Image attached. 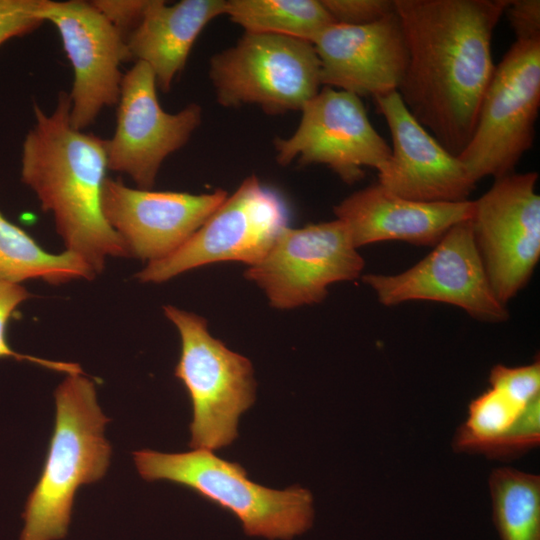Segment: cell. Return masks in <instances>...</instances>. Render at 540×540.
I'll list each match as a JSON object with an SVG mask.
<instances>
[{
	"instance_id": "obj_1",
	"label": "cell",
	"mask_w": 540,
	"mask_h": 540,
	"mask_svg": "<svg viewBox=\"0 0 540 540\" xmlns=\"http://www.w3.org/2000/svg\"><path fill=\"white\" fill-rule=\"evenodd\" d=\"M408 63L398 93L452 155L474 132L495 70L491 40L510 0H393Z\"/></svg>"
},
{
	"instance_id": "obj_2",
	"label": "cell",
	"mask_w": 540,
	"mask_h": 540,
	"mask_svg": "<svg viewBox=\"0 0 540 540\" xmlns=\"http://www.w3.org/2000/svg\"><path fill=\"white\" fill-rule=\"evenodd\" d=\"M70 109L65 91L59 92L50 114L34 103V125L22 145L21 180L34 191L42 210L52 213L66 251L97 275L108 257L129 256L102 212L106 140L76 129Z\"/></svg>"
},
{
	"instance_id": "obj_3",
	"label": "cell",
	"mask_w": 540,
	"mask_h": 540,
	"mask_svg": "<svg viewBox=\"0 0 540 540\" xmlns=\"http://www.w3.org/2000/svg\"><path fill=\"white\" fill-rule=\"evenodd\" d=\"M56 418L40 478L28 496L20 540H60L68 532L78 488L100 480L110 462L109 422L93 381L68 374L55 390Z\"/></svg>"
},
{
	"instance_id": "obj_4",
	"label": "cell",
	"mask_w": 540,
	"mask_h": 540,
	"mask_svg": "<svg viewBox=\"0 0 540 540\" xmlns=\"http://www.w3.org/2000/svg\"><path fill=\"white\" fill-rule=\"evenodd\" d=\"M133 458L143 479L166 480L191 489L235 515L248 536L290 540L312 526L313 498L307 489L274 490L259 485L239 463L210 450L169 454L144 449L134 452Z\"/></svg>"
},
{
	"instance_id": "obj_5",
	"label": "cell",
	"mask_w": 540,
	"mask_h": 540,
	"mask_svg": "<svg viewBox=\"0 0 540 540\" xmlns=\"http://www.w3.org/2000/svg\"><path fill=\"white\" fill-rule=\"evenodd\" d=\"M163 311L181 340L175 376L193 407L189 445L210 451L226 447L238 436L239 417L255 401L252 364L214 338L202 316L173 305Z\"/></svg>"
},
{
	"instance_id": "obj_6",
	"label": "cell",
	"mask_w": 540,
	"mask_h": 540,
	"mask_svg": "<svg viewBox=\"0 0 540 540\" xmlns=\"http://www.w3.org/2000/svg\"><path fill=\"white\" fill-rule=\"evenodd\" d=\"M209 78L221 106L254 104L269 115L301 111L321 85L311 42L251 32L212 56Z\"/></svg>"
},
{
	"instance_id": "obj_7",
	"label": "cell",
	"mask_w": 540,
	"mask_h": 540,
	"mask_svg": "<svg viewBox=\"0 0 540 540\" xmlns=\"http://www.w3.org/2000/svg\"><path fill=\"white\" fill-rule=\"evenodd\" d=\"M540 107V39H516L495 66L472 137L457 156L477 183L512 173L532 147Z\"/></svg>"
},
{
	"instance_id": "obj_8",
	"label": "cell",
	"mask_w": 540,
	"mask_h": 540,
	"mask_svg": "<svg viewBox=\"0 0 540 540\" xmlns=\"http://www.w3.org/2000/svg\"><path fill=\"white\" fill-rule=\"evenodd\" d=\"M288 221L289 211L282 196L253 174L225 198L179 249L148 263L136 278L143 283H162L211 263L254 265L268 252Z\"/></svg>"
},
{
	"instance_id": "obj_9",
	"label": "cell",
	"mask_w": 540,
	"mask_h": 540,
	"mask_svg": "<svg viewBox=\"0 0 540 540\" xmlns=\"http://www.w3.org/2000/svg\"><path fill=\"white\" fill-rule=\"evenodd\" d=\"M363 268L346 225L335 219L284 227L244 275L264 291L273 308L285 310L321 302L331 284L354 280Z\"/></svg>"
},
{
	"instance_id": "obj_10",
	"label": "cell",
	"mask_w": 540,
	"mask_h": 540,
	"mask_svg": "<svg viewBox=\"0 0 540 540\" xmlns=\"http://www.w3.org/2000/svg\"><path fill=\"white\" fill-rule=\"evenodd\" d=\"M536 172L496 178L474 202V239L489 283L504 305L528 282L540 256Z\"/></svg>"
},
{
	"instance_id": "obj_11",
	"label": "cell",
	"mask_w": 540,
	"mask_h": 540,
	"mask_svg": "<svg viewBox=\"0 0 540 540\" xmlns=\"http://www.w3.org/2000/svg\"><path fill=\"white\" fill-rule=\"evenodd\" d=\"M296 131L274 140L276 161L301 166L322 164L354 184L363 167L380 171L391 157V147L373 128L360 97L325 87L301 109Z\"/></svg>"
},
{
	"instance_id": "obj_12",
	"label": "cell",
	"mask_w": 540,
	"mask_h": 540,
	"mask_svg": "<svg viewBox=\"0 0 540 540\" xmlns=\"http://www.w3.org/2000/svg\"><path fill=\"white\" fill-rule=\"evenodd\" d=\"M363 281L385 306L427 300L457 306L485 322L508 317L489 283L471 219L451 227L433 251L408 270L396 275L368 274Z\"/></svg>"
},
{
	"instance_id": "obj_13",
	"label": "cell",
	"mask_w": 540,
	"mask_h": 540,
	"mask_svg": "<svg viewBox=\"0 0 540 540\" xmlns=\"http://www.w3.org/2000/svg\"><path fill=\"white\" fill-rule=\"evenodd\" d=\"M117 104L116 128L106 140L108 170L128 175L140 189H151L163 161L200 125L202 109L191 103L177 113L166 112L153 71L140 61L123 75Z\"/></svg>"
},
{
	"instance_id": "obj_14",
	"label": "cell",
	"mask_w": 540,
	"mask_h": 540,
	"mask_svg": "<svg viewBox=\"0 0 540 540\" xmlns=\"http://www.w3.org/2000/svg\"><path fill=\"white\" fill-rule=\"evenodd\" d=\"M41 18L56 27L72 65L70 120L83 130L119 101L120 64L130 60L126 37L91 1L45 0Z\"/></svg>"
},
{
	"instance_id": "obj_15",
	"label": "cell",
	"mask_w": 540,
	"mask_h": 540,
	"mask_svg": "<svg viewBox=\"0 0 540 540\" xmlns=\"http://www.w3.org/2000/svg\"><path fill=\"white\" fill-rule=\"evenodd\" d=\"M227 196L223 189L191 194L131 188L106 177L101 206L128 256L150 263L179 249Z\"/></svg>"
},
{
	"instance_id": "obj_16",
	"label": "cell",
	"mask_w": 540,
	"mask_h": 540,
	"mask_svg": "<svg viewBox=\"0 0 540 540\" xmlns=\"http://www.w3.org/2000/svg\"><path fill=\"white\" fill-rule=\"evenodd\" d=\"M392 138L391 157L378 171L388 192L419 202H464L475 188L467 169L408 111L397 91L374 97Z\"/></svg>"
},
{
	"instance_id": "obj_17",
	"label": "cell",
	"mask_w": 540,
	"mask_h": 540,
	"mask_svg": "<svg viewBox=\"0 0 540 540\" xmlns=\"http://www.w3.org/2000/svg\"><path fill=\"white\" fill-rule=\"evenodd\" d=\"M321 85L360 96L398 92L408 52L396 11L367 25L332 23L312 42Z\"/></svg>"
},
{
	"instance_id": "obj_18",
	"label": "cell",
	"mask_w": 540,
	"mask_h": 540,
	"mask_svg": "<svg viewBox=\"0 0 540 540\" xmlns=\"http://www.w3.org/2000/svg\"><path fill=\"white\" fill-rule=\"evenodd\" d=\"M474 202H419L396 196L379 183L346 197L334 207L353 245L398 240L435 246L459 222L471 219Z\"/></svg>"
},
{
	"instance_id": "obj_19",
	"label": "cell",
	"mask_w": 540,
	"mask_h": 540,
	"mask_svg": "<svg viewBox=\"0 0 540 540\" xmlns=\"http://www.w3.org/2000/svg\"><path fill=\"white\" fill-rule=\"evenodd\" d=\"M225 6L224 0H181L172 5L149 0L140 23L126 38L130 59L147 64L157 87L168 92L195 40L210 21L225 13Z\"/></svg>"
},
{
	"instance_id": "obj_20",
	"label": "cell",
	"mask_w": 540,
	"mask_h": 540,
	"mask_svg": "<svg viewBox=\"0 0 540 540\" xmlns=\"http://www.w3.org/2000/svg\"><path fill=\"white\" fill-rule=\"evenodd\" d=\"M94 271L79 257L45 251L28 233L0 212V280L20 283L40 279L52 285L93 279Z\"/></svg>"
},
{
	"instance_id": "obj_21",
	"label": "cell",
	"mask_w": 540,
	"mask_h": 540,
	"mask_svg": "<svg viewBox=\"0 0 540 540\" xmlns=\"http://www.w3.org/2000/svg\"><path fill=\"white\" fill-rule=\"evenodd\" d=\"M224 14L245 32L283 35L311 43L334 23L320 0H229Z\"/></svg>"
},
{
	"instance_id": "obj_22",
	"label": "cell",
	"mask_w": 540,
	"mask_h": 540,
	"mask_svg": "<svg viewBox=\"0 0 540 540\" xmlns=\"http://www.w3.org/2000/svg\"><path fill=\"white\" fill-rule=\"evenodd\" d=\"M489 490L501 540H540V477L510 467L494 469Z\"/></svg>"
},
{
	"instance_id": "obj_23",
	"label": "cell",
	"mask_w": 540,
	"mask_h": 540,
	"mask_svg": "<svg viewBox=\"0 0 540 540\" xmlns=\"http://www.w3.org/2000/svg\"><path fill=\"white\" fill-rule=\"evenodd\" d=\"M526 405L497 389L486 390L471 401L467 419L456 434L455 448L483 452L513 425Z\"/></svg>"
},
{
	"instance_id": "obj_24",
	"label": "cell",
	"mask_w": 540,
	"mask_h": 540,
	"mask_svg": "<svg viewBox=\"0 0 540 540\" xmlns=\"http://www.w3.org/2000/svg\"><path fill=\"white\" fill-rule=\"evenodd\" d=\"M30 293L19 283L0 280V358H12L17 361H28L44 368L68 374H83L76 363L52 361L14 351L8 344L6 329L9 319L16 308L30 298Z\"/></svg>"
},
{
	"instance_id": "obj_25",
	"label": "cell",
	"mask_w": 540,
	"mask_h": 540,
	"mask_svg": "<svg viewBox=\"0 0 540 540\" xmlns=\"http://www.w3.org/2000/svg\"><path fill=\"white\" fill-rule=\"evenodd\" d=\"M540 442V396L530 401L513 425L483 453L507 456L536 447Z\"/></svg>"
},
{
	"instance_id": "obj_26",
	"label": "cell",
	"mask_w": 540,
	"mask_h": 540,
	"mask_svg": "<svg viewBox=\"0 0 540 540\" xmlns=\"http://www.w3.org/2000/svg\"><path fill=\"white\" fill-rule=\"evenodd\" d=\"M489 382L491 388L526 405L540 396V362L519 367L496 365L490 371Z\"/></svg>"
},
{
	"instance_id": "obj_27",
	"label": "cell",
	"mask_w": 540,
	"mask_h": 540,
	"mask_svg": "<svg viewBox=\"0 0 540 540\" xmlns=\"http://www.w3.org/2000/svg\"><path fill=\"white\" fill-rule=\"evenodd\" d=\"M45 0H0V45L30 33L44 21L41 10Z\"/></svg>"
},
{
	"instance_id": "obj_28",
	"label": "cell",
	"mask_w": 540,
	"mask_h": 540,
	"mask_svg": "<svg viewBox=\"0 0 540 540\" xmlns=\"http://www.w3.org/2000/svg\"><path fill=\"white\" fill-rule=\"evenodd\" d=\"M335 23L367 25L395 12L393 0H320Z\"/></svg>"
},
{
	"instance_id": "obj_29",
	"label": "cell",
	"mask_w": 540,
	"mask_h": 540,
	"mask_svg": "<svg viewBox=\"0 0 540 540\" xmlns=\"http://www.w3.org/2000/svg\"><path fill=\"white\" fill-rule=\"evenodd\" d=\"M93 5L124 35L140 23L149 0H94ZM129 33V34H130Z\"/></svg>"
},
{
	"instance_id": "obj_30",
	"label": "cell",
	"mask_w": 540,
	"mask_h": 540,
	"mask_svg": "<svg viewBox=\"0 0 540 540\" xmlns=\"http://www.w3.org/2000/svg\"><path fill=\"white\" fill-rule=\"evenodd\" d=\"M505 13L516 39H540L539 0H510Z\"/></svg>"
}]
</instances>
